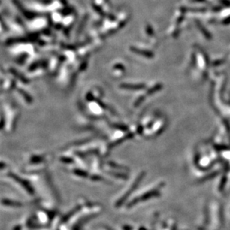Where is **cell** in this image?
Returning <instances> with one entry per match:
<instances>
[{
    "instance_id": "6da1fadb",
    "label": "cell",
    "mask_w": 230,
    "mask_h": 230,
    "mask_svg": "<svg viewBox=\"0 0 230 230\" xmlns=\"http://www.w3.org/2000/svg\"><path fill=\"white\" fill-rule=\"evenodd\" d=\"M221 3L225 6H230V1L229 0H221Z\"/></svg>"
},
{
    "instance_id": "7a4b0ae2",
    "label": "cell",
    "mask_w": 230,
    "mask_h": 230,
    "mask_svg": "<svg viewBox=\"0 0 230 230\" xmlns=\"http://www.w3.org/2000/svg\"><path fill=\"white\" fill-rule=\"evenodd\" d=\"M223 23H224V24L230 23V17H227V18H226V19L224 20V21H223Z\"/></svg>"
}]
</instances>
